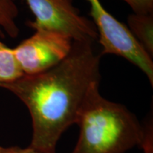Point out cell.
Masks as SVG:
<instances>
[{
    "label": "cell",
    "instance_id": "obj_3",
    "mask_svg": "<svg viewBox=\"0 0 153 153\" xmlns=\"http://www.w3.org/2000/svg\"><path fill=\"white\" fill-rule=\"evenodd\" d=\"M90 4V15L98 32L102 54H111L125 58L137 67L153 85L152 58L140 45L131 31L110 13L99 0H87Z\"/></svg>",
    "mask_w": 153,
    "mask_h": 153
},
{
    "label": "cell",
    "instance_id": "obj_10",
    "mask_svg": "<svg viewBox=\"0 0 153 153\" xmlns=\"http://www.w3.org/2000/svg\"><path fill=\"white\" fill-rule=\"evenodd\" d=\"M0 153H41L35 149L28 146V148H20L19 146H0Z\"/></svg>",
    "mask_w": 153,
    "mask_h": 153
},
{
    "label": "cell",
    "instance_id": "obj_6",
    "mask_svg": "<svg viewBox=\"0 0 153 153\" xmlns=\"http://www.w3.org/2000/svg\"><path fill=\"white\" fill-rule=\"evenodd\" d=\"M132 35L151 58L153 57V14H132L128 17Z\"/></svg>",
    "mask_w": 153,
    "mask_h": 153
},
{
    "label": "cell",
    "instance_id": "obj_5",
    "mask_svg": "<svg viewBox=\"0 0 153 153\" xmlns=\"http://www.w3.org/2000/svg\"><path fill=\"white\" fill-rule=\"evenodd\" d=\"M14 48L13 52L25 75H34L53 68L66 58L73 40L65 34L49 29H37Z\"/></svg>",
    "mask_w": 153,
    "mask_h": 153
},
{
    "label": "cell",
    "instance_id": "obj_7",
    "mask_svg": "<svg viewBox=\"0 0 153 153\" xmlns=\"http://www.w3.org/2000/svg\"><path fill=\"white\" fill-rule=\"evenodd\" d=\"M23 75L13 49L0 41V84L15 81Z\"/></svg>",
    "mask_w": 153,
    "mask_h": 153
},
{
    "label": "cell",
    "instance_id": "obj_2",
    "mask_svg": "<svg viewBox=\"0 0 153 153\" xmlns=\"http://www.w3.org/2000/svg\"><path fill=\"white\" fill-rule=\"evenodd\" d=\"M76 124L80 133L72 153H124L149 138L133 113L101 96L99 82L89 89Z\"/></svg>",
    "mask_w": 153,
    "mask_h": 153
},
{
    "label": "cell",
    "instance_id": "obj_1",
    "mask_svg": "<svg viewBox=\"0 0 153 153\" xmlns=\"http://www.w3.org/2000/svg\"><path fill=\"white\" fill-rule=\"evenodd\" d=\"M90 42L73 41L70 54L46 71L0 84L27 107L32 120L30 146L55 153L62 134L76 123L89 89L100 82V57Z\"/></svg>",
    "mask_w": 153,
    "mask_h": 153
},
{
    "label": "cell",
    "instance_id": "obj_4",
    "mask_svg": "<svg viewBox=\"0 0 153 153\" xmlns=\"http://www.w3.org/2000/svg\"><path fill=\"white\" fill-rule=\"evenodd\" d=\"M35 16L28 25L34 30L49 29L65 34L74 41L94 43L98 32L93 22L80 14L73 0H24Z\"/></svg>",
    "mask_w": 153,
    "mask_h": 153
},
{
    "label": "cell",
    "instance_id": "obj_9",
    "mask_svg": "<svg viewBox=\"0 0 153 153\" xmlns=\"http://www.w3.org/2000/svg\"><path fill=\"white\" fill-rule=\"evenodd\" d=\"M123 1L131 7L135 14H153V0H123Z\"/></svg>",
    "mask_w": 153,
    "mask_h": 153
},
{
    "label": "cell",
    "instance_id": "obj_8",
    "mask_svg": "<svg viewBox=\"0 0 153 153\" xmlns=\"http://www.w3.org/2000/svg\"><path fill=\"white\" fill-rule=\"evenodd\" d=\"M19 9L14 0H0V32L4 30L11 38L18 36L19 28L16 23Z\"/></svg>",
    "mask_w": 153,
    "mask_h": 153
}]
</instances>
